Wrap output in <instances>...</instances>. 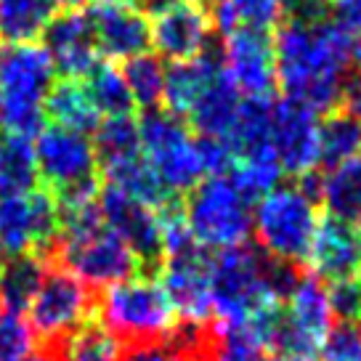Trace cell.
I'll use <instances>...</instances> for the list:
<instances>
[{
  "mask_svg": "<svg viewBox=\"0 0 361 361\" xmlns=\"http://www.w3.org/2000/svg\"><path fill=\"white\" fill-rule=\"evenodd\" d=\"M361 157V117L335 109L319 123V165L338 168L348 159Z\"/></svg>",
  "mask_w": 361,
  "mask_h": 361,
  "instance_id": "83f0119b",
  "label": "cell"
},
{
  "mask_svg": "<svg viewBox=\"0 0 361 361\" xmlns=\"http://www.w3.org/2000/svg\"><path fill=\"white\" fill-rule=\"evenodd\" d=\"M48 274V260L37 252H22L0 260V305L8 314L22 316Z\"/></svg>",
  "mask_w": 361,
  "mask_h": 361,
  "instance_id": "cb8c5ba5",
  "label": "cell"
},
{
  "mask_svg": "<svg viewBox=\"0 0 361 361\" xmlns=\"http://www.w3.org/2000/svg\"><path fill=\"white\" fill-rule=\"evenodd\" d=\"M99 293L102 290H93L85 282H80L75 274L59 266H48L43 284L27 308L30 329L40 343V348L61 340L85 319L96 316Z\"/></svg>",
  "mask_w": 361,
  "mask_h": 361,
  "instance_id": "9c48e42d",
  "label": "cell"
},
{
  "mask_svg": "<svg viewBox=\"0 0 361 361\" xmlns=\"http://www.w3.org/2000/svg\"><path fill=\"white\" fill-rule=\"evenodd\" d=\"M120 72H123L125 85L133 96L135 109H141V112L162 109V99H165V67H162V59L147 51L141 56L128 59Z\"/></svg>",
  "mask_w": 361,
  "mask_h": 361,
  "instance_id": "1f68e13d",
  "label": "cell"
},
{
  "mask_svg": "<svg viewBox=\"0 0 361 361\" xmlns=\"http://www.w3.org/2000/svg\"><path fill=\"white\" fill-rule=\"evenodd\" d=\"M35 162L45 189L56 197L59 207H80L99 200L102 176L85 133L61 125H43L35 144Z\"/></svg>",
  "mask_w": 361,
  "mask_h": 361,
  "instance_id": "277c9868",
  "label": "cell"
},
{
  "mask_svg": "<svg viewBox=\"0 0 361 361\" xmlns=\"http://www.w3.org/2000/svg\"><path fill=\"white\" fill-rule=\"evenodd\" d=\"M96 316L125 345V353L170 343L180 319L159 279L133 276L99 293Z\"/></svg>",
  "mask_w": 361,
  "mask_h": 361,
  "instance_id": "7a4b0ae2",
  "label": "cell"
},
{
  "mask_svg": "<svg viewBox=\"0 0 361 361\" xmlns=\"http://www.w3.org/2000/svg\"><path fill=\"white\" fill-rule=\"evenodd\" d=\"M224 72L245 99L276 93L274 35L255 27H237L224 40Z\"/></svg>",
  "mask_w": 361,
  "mask_h": 361,
  "instance_id": "5bb4252c",
  "label": "cell"
},
{
  "mask_svg": "<svg viewBox=\"0 0 361 361\" xmlns=\"http://www.w3.org/2000/svg\"><path fill=\"white\" fill-rule=\"evenodd\" d=\"M99 210L106 228L114 237H120V242L135 255L141 266V276L157 279L162 269V237H159L157 210L128 197L109 183H102Z\"/></svg>",
  "mask_w": 361,
  "mask_h": 361,
  "instance_id": "7c38bea8",
  "label": "cell"
},
{
  "mask_svg": "<svg viewBox=\"0 0 361 361\" xmlns=\"http://www.w3.org/2000/svg\"><path fill=\"white\" fill-rule=\"evenodd\" d=\"M356 287H359V295H361V271H359V276H356Z\"/></svg>",
  "mask_w": 361,
  "mask_h": 361,
  "instance_id": "60d3db41",
  "label": "cell"
},
{
  "mask_svg": "<svg viewBox=\"0 0 361 361\" xmlns=\"http://www.w3.org/2000/svg\"><path fill=\"white\" fill-rule=\"evenodd\" d=\"M54 361H123L125 345L112 335V329L104 324L99 316L85 319L61 340L43 345Z\"/></svg>",
  "mask_w": 361,
  "mask_h": 361,
  "instance_id": "44dd1931",
  "label": "cell"
},
{
  "mask_svg": "<svg viewBox=\"0 0 361 361\" xmlns=\"http://www.w3.org/2000/svg\"><path fill=\"white\" fill-rule=\"evenodd\" d=\"M168 3H183V6H200V8H204V11H207L213 0H168Z\"/></svg>",
  "mask_w": 361,
  "mask_h": 361,
  "instance_id": "74e56055",
  "label": "cell"
},
{
  "mask_svg": "<svg viewBox=\"0 0 361 361\" xmlns=\"http://www.w3.org/2000/svg\"><path fill=\"white\" fill-rule=\"evenodd\" d=\"M90 144H93L96 165L102 168V173L141 157L138 123H135L133 117H106L93 130V141Z\"/></svg>",
  "mask_w": 361,
  "mask_h": 361,
  "instance_id": "f546056e",
  "label": "cell"
},
{
  "mask_svg": "<svg viewBox=\"0 0 361 361\" xmlns=\"http://www.w3.org/2000/svg\"><path fill=\"white\" fill-rule=\"evenodd\" d=\"M61 234V213L48 189H35L27 197L0 200V255L11 258L37 252L48 260Z\"/></svg>",
  "mask_w": 361,
  "mask_h": 361,
  "instance_id": "30bf717a",
  "label": "cell"
},
{
  "mask_svg": "<svg viewBox=\"0 0 361 361\" xmlns=\"http://www.w3.org/2000/svg\"><path fill=\"white\" fill-rule=\"evenodd\" d=\"M56 82V69L40 43L6 45L0 51V128L32 138L43 130V104Z\"/></svg>",
  "mask_w": 361,
  "mask_h": 361,
  "instance_id": "3957f363",
  "label": "cell"
},
{
  "mask_svg": "<svg viewBox=\"0 0 361 361\" xmlns=\"http://www.w3.org/2000/svg\"><path fill=\"white\" fill-rule=\"evenodd\" d=\"M37 162L30 138L3 133L0 135V200L27 197L37 189Z\"/></svg>",
  "mask_w": 361,
  "mask_h": 361,
  "instance_id": "484cf974",
  "label": "cell"
},
{
  "mask_svg": "<svg viewBox=\"0 0 361 361\" xmlns=\"http://www.w3.org/2000/svg\"><path fill=\"white\" fill-rule=\"evenodd\" d=\"M43 114L54 125H61L67 130H78V133H93L99 128V112L90 104V96L82 85V80H56L51 93L45 96Z\"/></svg>",
  "mask_w": 361,
  "mask_h": 361,
  "instance_id": "d4e9b609",
  "label": "cell"
},
{
  "mask_svg": "<svg viewBox=\"0 0 361 361\" xmlns=\"http://www.w3.org/2000/svg\"><path fill=\"white\" fill-rule=\"evenodd\" d=\"M82 85L88 90L90 104L96 106L99 117H133L135 104L130 90L125 85L123 72L114 67V61H99L82 78Z\"/></svg>",
  "mask_w": 361,
  "mask_h": 361,
  "instance_id": "4dcf8cb0",
  "label": "cell"
},
{
  "mask_svg": "<svg viewBox=\"0 0 361 361\" xmlns=\"http://www.w3.org/2000/svg\"><path fill=\"white\" fill-rule=\"evenodd\" d=\"M239 27L276 30L284 19V0H226Z\"/></svg>",
  "mask_w": 361,
  "mask_h": 361,
  "instance_id": "d6a6232c",
  "label": "cell"
},
{
  "mask_svg": "<svg viewBox=\"0 0 361 361\" xmlns=\"http://www.w3.org/2000/svg\"><path fill=\"white\" fill-rule=\"evenodd\" d=\"M263 361H282V359H276V356H266Z\"/></svg>",
  "mask_w": 361,
  "mask_h": 361,
  "instance_id": "b9f144b4",
  "label": "cell"
},
{
  "mask_svg": "<svg viewBox=\"0 0 361 361\" xmlns=\"http://www.w3.org/2000/svg\"><path fill=\"white\" fill-rule=\"evenodd\" d=\"M224 72V43L210 40L207 48L197 59L176 61L165 69V112L178 120H186L194 104L202 99V93L210 88L218 75Z\"/></svg>",
  "mask_w": 361,
  "mask_h": 361,
  "instance_id": "d6986e66",
  "label": "cell"
},
{
  "mask_svg": "<svg viewBox=\"0 0 361 361\" xmlns=\"http://www.w3.org/2000/svg\"><path fill=\"white\" fill-rule=\"evenodd\" d=\"M180 202L189 231L202 247L231 250L247 245L252 231V204L239 194L228 176L202 178Z\"/></svg>",
  "mask_w": 361,
  "mask_h": 361,
  "instance_id": "8992f818",
  "label": "cell"
},
{
  "mask_svg": "<svg viewBox=\"0 0 361 361\" xmlns=\"http://www.w3.org/2000/svg\"><path fill=\"white\" fill-rule=\"evenodd\" d=\"M24 361H54L48 353H43V350H37V353H32V356H27Z\"/></svg>",
  "mask_w": 361,
  "mask_h": 361,
  "instance_id": "ab89813d",
  "label": "cell"
},
{
  "mask_svg": "<svg viewBox=\"0 0 361 361\" xmlns=\"http://www.w3.org/2000/svg\"><path fill=\"white\" fill-rule=\"evenodd\" d=\"M210 300L213 319L228 324H239L255 314L260 305L279 300L269 290L266 252L250 245L221 250L213 258L210 271Z\"/></svg>",
  "mask_w": 361,
  "mask_h": 361,
  "instance_id": "ba28073f",
  "label": "cell"
},
{
  "mask_svg": "<svg viewBox=\"0 0 361 361\" xmlns=\"http://www.w3.org/2000/svg\"><path fill=\"white\" fill-rule=\"evenodd\" d=\"M59 11L56 0H0V40L35 43Z\"/></svg>",
  "mask_w": 361,
  "mask_h": 361,
  "instance_id": "4316f807",
  "label": "cell"
},
{
  "mask_svg": "<svg viewBox=\"0 0 361 361\" xmlns=\"http://www.w3.org/2000/svg\"><path fill=\"white\" fill-rule=\"evenodd\" d=\"M284 316H287V322L293 327H298L300 332L324 343L329 327L335 324L332 308H329L327 284L322 282L316 274H311V271H303V276L293 287V293L287 295Z\"/></svg>",
  "mask_w": 361,
  "mask_h": 361,
  "instance_id": "603a6c76",
  "label": "cell"
},
{
  "mask_svg": "<svg viewBox=\"0 0 361 361\" xmlns=\"http://www.w3.org/2000/svg\"><path fill=\"white\" fill-rule=\"evenodd\" d=\"M332 218L361 226V157L348 159L322 176V200Z\"/></svg>",
  "mask_w": 361,
  "mask_h": 361,
  "instance_id": "f1b7e54d",
  "label": "cell"
},
{
  "mask_svg": "<svg viewBox=\"0 0 361 361\" xmlns=\"http://www.w3.org/2000/svg\"><path fill=\"white\" fill-rule=\"evenodd\" d=\"M32 343V329L22 316L0 311V361H24Z\"/></svg>",
  "mask_w": 361,
  "mask_h": 361,
  "instance_id": "836d02e7",
  "label": "cell"
},
{
  "mask_svg": "<svg viewBox=\"0 0 361 361\" xmlns=\"http://www.w3.org/2000/svg\"><path fill=\"white\" fill-rule=\"evenodd\" d=\"M274 96L260 99H242L237 123L226 138V144L234 154V162L245 159H276L271 149V112H274Z\"/></svg>",
  "mask_w": 361,
  "mask_h": 361,
  "instance_id": "ffe728a7",
  "label": "cell"
},
{
  "mask_svg": "<svg viewBox=\"0 0 361 361\" xmlns=\"http://www.w3.org/2000/svg\"><path fill=\"white\" fill-rule=\"evenodd\" d=\"M308 266L324 284L353 282L361 271V226L345 224L332 215L322 218Z\"/></svg>",
  "mask_w": 361,
  "mask_h": 361,
  "instance_id": "ac0fdd59",
  "label": "cell"
},
{
  "mask_svg": "<svg viewBox=\"0 0 361 361\" xmlns=\"http://www.w3.org/2000/svg\"><path fill=\"white\" fill-rule=\"evenodd\" d=\"M59 6H64V8H82L88 0H56Z\"/></svg>",
  "mask_w": 361,
  "mask_h": 361,
  "instance_id": "f35d334b",
  "label": "cell"
},
{
  "mask_svg": "<svg viewBox=\"0 0 361 361\" xmlns=\"http://www.w3.org/2000/svg\"><path fill=\"white\" fill-rule=\"evenodd\" d=\"M45 54L61 78L82 80L102 61L96 32L85 8H61L40 35Z\"/></svg>",
  "mask_w": 361,
  "mask_h": 361,
  "instance_id": "9a60e30c",
  "label": "cell"
},
{
  "mask_svg": "<svg viewBox=\"0 0 361 361\" xmlns=\"http://www.w3.org/2000/svg\"><path fill=\"white\" fill-rule=\"evenodd\" d=\"M213 258V252L202 247L197 239L162 258V269L157 274L159 284L180 322L189 324L213 322V300H210Z\"/></svg>",
  "mask_w": 361,
  "mask_h": 361,
  "instance_id": "8fae6325",
  "label": "cell"
},
{
  "mask_svg": "<svg viewBox=\"0 0 361 361\" xmlns=\"http://www.w3.org/2000/svg\"><path fill=\"white\" fill-rule=\"evenodd\" d=\"M213 40V22L210 13L200 6L170 3L157 13H152V45L162 59L189 61L202 54Z\"/></svg>",
  "mask_w": 361,
  "mask_h": 361,
  "instance_id": "e0dca14e",
  "label": "cell"
},
{
  "mask_svg": "<svg viewBox=\"0 0 361 361\" xmlns=\"http://www.w3.org/2000/svg\"><path fill=\"white\" fill-rule=\"evenodd\" d=\"M329 308H332V319L338 322H361V295L353 282H338L329 284Z\"/></svg>",
  "mask_w": 361,
  "mask_h": 361,
  "instance_id": "d590c367",
  "label": "cell"
},
{
  "mask_svg": "<svg viewBox=\"0 0 361 361\" xmlns=\"http://www.w3.org/2000/svg\"><path fill=\"white\" fill-rule=\"evenodd\" d=\"M327 11L348 37L361 35V0H327Z\"/></svg>",
  "mask_w": 361,
  "mask_h": 361,
  "instance_id": "8d00e7d4",
  "label": "cell"
},
{
  "mask_svg": "<svg viewBox=\"0 0 361 361\" xmlns=\"http://www.w3.org/2000/svg\"><path fill=\"white\" fill-rule=\"evenodd\" d=\"M239 104H242V93L228 80V75L221 72L210 82V88L202 93V99L194 104L189 117H186L189 130H194L197 135L224 138L226 141L228 133H231V128H234V123H237Z\"/></svg>",
  "mask_w": 361,
  "mask_h": 361,
  "instance_id": "7402d4cb",
  "label": "cell"
},
{
  "mask_svg": "<svg viewBox=\"0 0 361 361\" xmlns=\"http://www.w3.org/2000/svg\"><path fill=\"white\" fill-rule=\"evenodd\" d=\"M141 154L173 197H186L204 178L197 141L189 125L165 109L144 112L138 120Z\"/></svg>",
  "mask_w": 361,
  "mask_h": 361,
  "instance_id": "52a82bcc",
  "label": "cell"
},
{
  "mask_svg": "<svg viewBox=\"0 0 361 361\" xmlns=\"http://www.w3.org/2000/svg\"><path fill=\"white\" fill-rule=\"evenodd\" d=\"M271 149L284 176L319 170V114L293 99H276L271 112Z\"/></svg>",
  "mask_w": 361,
  "mask_h": 361,
  "instance_id": "4fadbf2b",
  "label": "cell"
},
{
  "mask_svg": "<svg viewBox=\"0 0 361 361\" xmlns=\"http://www.w3.org/2000/svg\"><path fill=\"white\" fill-rule=\"evenodd\" d=\"M274 59L276 85L284 90V99L303 104L316 114L340 109L350 72V37L329 16H284L274 30Z\"/></svg>",
  "mask_w": 361,
  "mask_h": 361,
  "instance_id": "6da1fadb",
  "label": "cell"
},
{
  "mask_svg": "<svg viewBox=\"0 0 361 361\" xmlns=\"http://www.w3.org/2000/svg\"><path fill=\"white\" fill-rule=\"evenodd\" d=\"M324 361H361V322H335L324 338Z\"/></svg>",
  "mask_w": 361,
  "mask_h": 361,
  "instance_id": "e575fe53",
  "label": "cell"
},
{
  "mask_svg": "<svg viewBox=\"0 0 361 361\" xmlns=\"http://www.w3.org/2000/svg\"><path fill=\"white\" fill-rule=\"evenodd\" d=\"M319 221V204L300 192L298 183L276 186L260 200L258 210L252 213L258 250L269 258L305 269Z\"/></svg>",
  "mask_w": 361,
  "mask_h": 361,
  "instance_id": "5b68a950",
  "label": "cell"
},
{
  "mask_svg": "<svg viewBox=\"0 0 361 361\" xmlns=\"http://www.w3.org/2000/svg\"><path fill=\"white\" fill-rule=\"evenodd\" d=\"M99 51L109 61H128L152 45V19L130 0H96L88 8Z\"/></svg>",
  "mask_w": 361,
  "mask_h": 361,
  "instance_id": "2e32d148",
  "label": "cell"
}]
</instances>
